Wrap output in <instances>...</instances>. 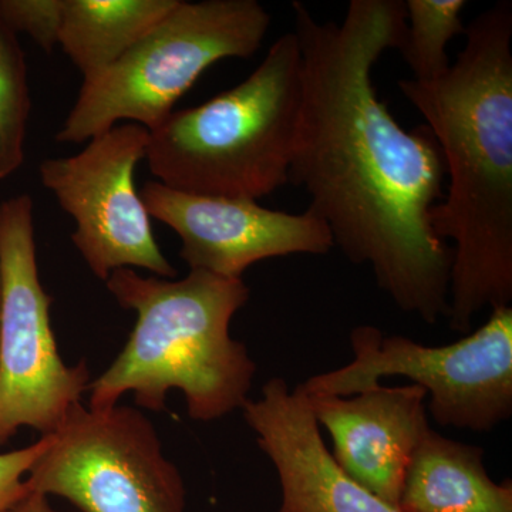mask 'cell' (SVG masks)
<instances>
[{
	"label": "cell",
	"instance_id": "cell-1",
	"mask_svg": "<svg viewBox=\"0 0 512 512\" xmlns=\"http://www.w3.org/2000/svg\"><path fill=\"white\" fill-rule=\"evenodd\" d=\"M292 10L303 97L289 183L308 192L333 245L369 265L400 311L436 325L447 316L453 262L433 225L446 163L433 131L400 126L372 79L380 56L402 46L404 2L352 0L339 25L302 2Z\"/></svg>",
	"mask_w": 512,
	"mask_h": 512
},
{
	"label": "cell",
	"instance_id": "cell-2",
	"mask_svg": "<svg viewBox=\"0 0 512 512\" xmlns=\"http://www.w3.org/2000/svg\"><path fill=\"white\" fill-rule=\"evenodd\" d=\"M466 46L434 82L400 80L426 120L450 177L434 208V231L453 242L448 328L473 330L485 308L512 302V3L466 28Z\"/></svg>",
	"mask_w": 512,
	"mask_h": 512
},
{
	"label": "cell",
	"instance_id": "cell-3",
	"mask_svg": "<svg viewBox=\"0 0 512 512\" xmlns=\"http://www.w3.org/2000/svg\"><path fill=\"white\" fill-rule=\"evenodd\" d=\"M106 286L137 320L120 355L90 383V409H110L133 393L137 407L163 412L173 389L183 393L192 420L242 409L256 375L247 346L229 332L249 299L242 279L190 271L175 281L123 268Z\"/></svg>",
	"mask_w": 512,
	"mask_h": 512
},
{
	"label": "cell",
	"instance_id": "cell-4",
	"mask_svg": "<svg viewBox=\"0 0 512 512\" xmlns=\"http://www.w3.org/2000/svg\"><path fill=\"white\" fill-rule=\"evenodd\" d=\"M302 97L301 49L289 32L244 82L151 131L148 168L171 190L258 201L289 183Z\"/></svg>",
	"mask_w": 512,
	"mask_h": 512
},
{
	"label": "cell",
	"instance_id": "cell-5",
	"mask_svg": "<svg viewBox=\"0 0 512 512\" xmlns=\"http://www.w3.org/2000/svg\"><path fill=\"white\" fill-rule=\"evenodd\" d=\"M269 26L256 0H180L113 66L83 80L57 143H86L123 120L157 130L208 67L254 56Z\"/></svg>",
	"mask_w": 512,
	"mask_h": 512
},
{
	"label": "cell",
	"instance_id": "cell-6",
	"mask_svg": "<svg viewBox=\"0 0 512 512\" xmlns=\"http://www.w3.org/2000/svg\"><path fill=\"white\" fill-rule=\"evenodd\" d=\"M349 340L352 362L298 384L306 396L349 397L404 377L423 387L440 426L488 433L511 419L512 306L491 309L484 325L450 345H421L372 325L356 326Z\"/></svg>",
	"mask_w": 512,
	"mask_h": 512
},
{
	"label": "cell",
	"instance_id": "cell-7",
	"mask_svg": "<svg viewBox=\"0 0 512 512\" xmlns=\"http://www.w3.org/2000/svg\"><path fill=\"white\" fill-rule=\"evenodd\" d=\"M0 447L22 427L55 433L89 392L86 360L67 366L50 322L52 298L37 268L33 201L0 204Z\"/></svg>",
	"mask_w": 512,
	"mask_h": 512
},
{
	"label": "cell",
	"instance_id": "cell-8",
	"mask_svg": "<svg viewBox=\"0 0 512 512\" xmlns=\"http://www.w3.org/2000/svg\"><path fill=\"white\" fill-rule=\"evenodd\" d=\"M26 477V487L82 512H187L180 470L137 407L69 413Z\"/></svg>",
	"mask_w": 512,
	"mask_h": 512
},
{
	"label": "cell",
	"instance_id": "cell-9",
	"mask_svg": "<svg viewBox=\"0 0 512 512\" xmlns=\"http://www.w3.org/2000/svg\"><path fill=\"white\" fill-rule=\"evenodd\" d=\"M148 141L147 128L121 124L90 140L76 156L40 164L42 184L76 222L74 247L100 281L123 268L147 269L165 279L177 275L158 247L134 185Z\"/></svg>",
	"mask_w": 512,
	"mask_h": 512
},
{
	"label": "cell",
	"instance_id": "cell-10",
	"mask_svg": "<svg viewBox=\"0 0 512 512\" xmlns=\"http://www.w3.org/2000/svg\"><path fill=\"white\" fill-rule=\"evenodd\" d=\"M141 200L148 215L181 239L190 271L242 279L249 266L289 255H326L335 247L318 215L269 210L258 201L208 197L147 181Z\"/></svg>",
	"mask_w": 512,
	"mask_h": 512
},
{
	"label": "cell",
	"instance_id": "cell-11",
	"mask_svg": "<svg viewBox=\"0 0 512 512\" xmlns=\"http://www.w3.org/2000/svg\"><path fill=\"white\" fill-rule=\"evenodd\" d=\"M306 399L320 429L332 439L336 463L397 508L407 468L431 429L423 387L380 383L349 397L313 394Z\"/></svg>",
	"mask_w": 512,
	"mask_h": 512
},
{
	"label": "cell",
	"instance_id": "cell-12",
	"mask_svg": "<svg viewBox=\"0 0 512 512\" xmlns=\"http://www.w3.org/2000/svg\"><path fill=\"white\" fill-rule=\"evenodd\" d=\"M256 444L281 485L278 512H399L350 478L336 463L308 399L282 377L242 406Z\"/></svg>",
	"mask_w": 512,
	"mask_h": 512
},
{
	"label": "cell",
	"instance_id": "cell-13",
	"mask_svg": "<svg viewBox=\"0 0 512 512\" xmlns=\"http://www.w3.org/2000/svg\"><path fill=\"white\" fill-rule=\"evenodd\" d=\"M399 512H512V483H495L481 447L430 429L412 458Z\"/></svg>",
	"mask_w": 512,
	"mask_h": 512
},
{
	"label": "cell",
	"instance_id": "cell-14",
	"mask_svg": "<svg viewBox=\"0 0 512 512\" xmlns=\"http://www.w3.org/2000/svg\"><path fill=\"white\" fill-rule=\"evenodd\" d=\"M180 0H63L59 46L83 80L113 66Z\"/></svg>",
	"mask_w": 512,
	"mask_h": 512
},
{
	"label": "cell",
	"instance_id": "cell-15",
	"mask_svg": "<svg viewBox=\"0 0 512 512\" xmlns=\"http://www.w3.org/2000/svg\"><path fill=\"white\" fill-rule=\"evenodd\" d=\"M464 0H407L406 32L400 52L416 82H434L450 69L447 45L464 35Z\"/></svg>",
	"mask_w": 512,
	"mask_h": 512
},
{
	"label": "cell",
	"instance_id": "cell-16",
	"mask_svg": "<svg viewBox=\"0 0 512 512\" xmlns=\"http://www.w3.org/2000/svg\"><path fill=\"white\" fill-rule=\"evenodd\" d=\"M28 64L18 33L0 16V180L25 160L30 116Z\"/></svg>",
	"mask_w": 512,
	"mask_h": 512
},
{
	"label": "cell",
	"instance_id": "cell-17",
	"mask_svg": "<svg viewBox=\"0 0 512 512\" xmlns=\"http://www.w3.org/2000/svg\"><path fill=\"white\" fill-rule=\"evenodd\" d=\"M63 0H0V16L15 33H26L46 53L59 46Z\"/></svg>",
	"mask_w": 512,
	"mask_h": 512
},
{
	"label": "cell",
	"instance_id": "cell-18",
	"mask_svg": "<svg viewBox=\"0 0 512 512\" xmlns=\"http://www.w3.org/2000/svg\"><path fill=\"white\" fill-rule=\"evenodd\" d=\"M46 437L19 450L0 453V512L8 510L10 505L28 493L26 476L30 468L46 447Z\"/></svg>",
	"mask_w": 512,
	"mask_h": 512
},
{
	"label": "cell",
	"instance_id": "cell-19",
	"mask_svg": "<svg viewBox=\"0 0 512 512\" xmlns=\"http://www.w3.org/2000/svg\"><path fill=\"white\" fill-rule=\"evenodd\" d=\"M3 512H62L56 510L53 507L52 503H50L49 497L46 495L35 493V491H30L28 488V493L23 495L22 498H19L15 504L10 505L8 510Z\"/></svg>",
	"mask_w": 512,
	"mask_h": 512
},
{
	"label": "cell",
	"instance_id": "cell-20",
	"mask_svg": "<svg viewBox=\"0 0 512 512\" xmlns=\"http://www.w3.org/2000/svg\"><path fill=\"white\" fill-rule=\"evenodd\" d=\"M0 299H2V279H0Z\"/></svg>",
	"mask_w": 512,
	"mask_h": 512
}]
</instances>
